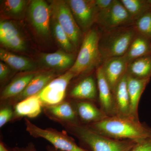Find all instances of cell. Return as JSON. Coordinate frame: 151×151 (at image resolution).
Masks as SVG:
<instances>
[{"mask_svg": "<svg viewBox=\"0 0 151 151\" xmlns=\"http://www.w3.org/2000/svg\"><path fill=\"white\" fill-rule=\"evenodd\" d=\"M29 14L33 26L38 33L43 36H47L49 33L51 16L50 5L43 0L31 1Z\"/></svg>", "mask_w": 151, "mask_h": 151, "instance_id": "cell-10", "label": "cell"}, {"mask_svg": "<svg viewBox=\"0 0 151 151\" xmlns=\"http://www.w3.org/2000/svg\"><path fill=\"white\" fill-rule=\"evenodd\" d=\"M24 151H36V150H24Z\"/></svg>", "mask_w": 151, "mask_h": 151, "instance_id": "cell-35", "label": "cell"}, {"mask_svg": "<svg viewBox=\"0 0 151 151\" xmlns=\"http://www.w3.org/2000/svg\"><path fill=\"white\" fill-rule=\"evenodd\" d=\"M151 54V40L137 33L124 55L128 62Z\"/></svg>", "mask_w": 151, "mask_h": 151, "instance_id": "cell-24", "label": "cell"}, {"mask_svg": "<svg viewBox=\"0 0 151 151\" xmlns=\"http://www.w3.org/2000/svg\"><path fill=\"white\" fill-rule=\"evenodd\" d=\"M76 22L82 32L86 33L96 23L99 11L94 1H66Z\"/></svg>", "mask_w": 151, "mask_h": 151, "instance_id": "cell-9", "label": "cell"}, {"mask_svg": "<svg viewBox=\"0 0 151 151\" xmlns=\"http://www.w3.org/2000/svg\"><path fill=\"white\" fill-rule=\"evenodd\" d=\"M26 130L35 138L45 139L61 151H86L76 144L73 138L65 132H59L51 128L42 129L26 118Z\"/></svg>", "mask_w": 151, "mask_h": 151, "instance_id": "cell-6", "label": "cell"}, {"mask_svg": "<svg viewBox=\"0 0 151 151\" xmlns=\"http://www.w3.org/2000/svg\"></svg>", "mask_w": 151, "mask_h": 151, "instance_id": "cell-37", "label": "cell"}, {"mask_svg": "<svg viewBox=\"0 0 151 151\" xmlns=\"http://www.w3.org/2000/svg\"><path fill=\"white\" fill-rule=\"evenodd\" d=\"M0 59L11 67L19 71H32L35 65L28 58L11 53L5 50L0 49Z\"/></svg>", "mask_w": 151, "mask_h": 151, "instance_id": "cell-25", "label": "cell"}, {"mask_svg": "<svg viewBox=\"0 0 151 151\" xmlns=\"http://www.w3.org/2000/svg\"><path fill=\"white\" fill-rule=\"evenodd\" d=\"M128 63L124 56L110 58L103 60L101 66L113 92L120 79L127 73Z\"/></svg>", "mask_w": 151, "mask_h": 151, "instance_id": "cell-12", "label": "cell"}, {"mask_svg": "<svg viewBox=\"0 0 151 151\" xmlns=\"http://www.w3.org/2000/svg\"><path fill=\"white\" fill-rule=\"evenodd\" d=\"M42 107L40 99L36 94L17 103L15 107L14 114L17 118H35L41 113Z\"/></svg>", "mask_w": 151, "mask_h": 151, "instance_id": "cell-21", "label": "cell"}, {"mask_svg": "<svg viewBox=\"0 0 151 151\" xmlns=\"http://www.w3.org/2000/svg\"><path fill=\"white\" fill-rule=\"evenodd\" d=\"M13 112L11 108L5 107L0 111V127L1 128L11 121L13 116Z\"/></svg>", "mask_w": 151, "mask_h": 151, "instance_id": "cell-30", "label": "cell"}, {"mask_svg": "<svg viewBox=\"0 0 151 151\" xmlns=\"http://www.w3.org/2000/svg\"><path fill=\"white\" fill-rule=\"evenodd\" d=\"M113 94L116 115L130 116V98L127 87V73L116 85Z\"/></svg>", "mask_w": 151, "mask_h": 151, "instance_id": "cell-16", "label": "cell"}, {"mask_svg": "<svg viewBox=\"0 0 151 151\" xmlns=\"http://www.w3.org/2000/svg\"><path fill=\"white\" fill-rule=\"evenodd\" d=\"M128 75L139 78H151V54L130 61L128 63Z\"/></svg>", "mask_w": 151, "mask_h": 151, "instance_id": "cell-23", "label": "cell"}, {"mask_svg": "<svg viewBox=\"0 0 151 151\" xmlns=\"http://www.w3.org/2000/svg\"><path fill=\"white\" fill-rule=\"evenodd\" d=\"M27 1L24 0H6L3 2L4 10L11 15L21 13L26 5Z\"/></svg>", "mask_w": 151, "mask_h": 151, "instance_id": "cell-29", "label": "cell"}, {"mask_svg": "<svg viewBox=\"0 0 151 151\" xmlns=\"http://www.w3.org/2000/svg\"><path fill=\"white\" fill-rule=\"evenodd\" d=\"M101 33L92 28L85 33L75 62L69 71L77 76L85 74L100 66L103 59L99 48Z\"/></svg>", "mask_w": 151, "mask_h": 151, "instance_id": "cell-3", "label": "cell"}, {"mask_svg": "<svg viewBox=\"0 0 151 151\" xmlns=\"http://www.w3.org/2000/svg\"><path fill=\"white\" fill-rule=\"evenodd\" d=\"M10 72L9 66L3 62L0 63V80L4 81L8 76Z\"/></svg>", "mask_w": 151, "mask_h": 151, "instance_id": "cell-33", "label": "cell"}, {"mask_svg": "<svg viewBox=\"0 0 151 151\" xmlns=\"http://www.w3.org/2000/svg\"><path fill=\"white\" fill-rule=\"evenodd\" d=\"M96 78L100 109L108 117L116 115L113 92L105 78L101 65L97 68Z\"/></svg>", "mask_w": 151, "mask_h": 151, "instance_id": "cell-13", "label": "cell"}, {"mask_svg": "<svg viewBox=\"0 0 151 151\" xmlns=\"http://www.w3.org/2000/svg\"><path fill=\"white\" fill-rule=\"evenodd\" d=\"M148 1L150 4L151 6V0H148Z\"/></svg>", "mask_w": 151, "mask_h": 151, "instance_id": "cell-36", "label": "cell"}, {"mask_svg": "<svg viewBox=\"0 0 151 151\" xmlns=\"http://www.w3.org/2000/svg\"><path fill=\"white\" fill-rule=\"evenodd\" d=\"M44 111L50 119L63 126L80 124L75 107L69 102L63 101L56 105L44 107Z\"/></svg>", "mask_w": 151, "mask_h": 151, "instance_id": "cell-11", "label": "cell"}, {"mask_svg": "<svg viewBox=\"0 0 151 151\" xmlns=\"http://www.w3.org/2000/svg\"><path fill=\"white\" fill-rule=\"evenodd\" d=\"M120 1L134 22L151 9V6L148 0Z\"/></svg>", "mask_w": 151, "mask_h": 151, "instance_id": "cell-26", "label": "cell"}, {"mask_svg": "<svg viewBox=\"0 0 151 151\" xmlns=\"http://www.w3.org/2000/svg\"><path fill=\"white\" fill-rule=\"evenodd\" d=\"M75 60V57L72 53L61 50L52 53H44L41 57V60L44 65L57 70L70 69Z\"/></svg>", "mask_w": 151, "mask_h": 151, "instance_id": "cell-18", "label": "cell"}, {"mask_svg": "<svg viewBox=\"0 0 151 151\" xmlns=\"http://www.w3.org/2000/svg\"><path fill=\"white\" fill-rule=\"evenodd\" d=\"M96 23L105 31L132 25L134 22L121 1L114 0L109 8L98 13Z\"/></svg>", "mask_w": 151, "mask_h": 151, "instance_id": "cell-7", "label": "cell"}, {"mask_svg": "<svg viewBox=\"0 0 151 151\" xmlns=\"http://www.w3.org/2000/svg\"><path fill=\"white\" fill-rule=\"evenodd\" d=\"M94 1L99 12L109 8L112 5L114 0H95Z\"/></svg>", "mask_w": 151, "mask_h": 151, "instance_id": "cell-32", "label": "cell"}, {"mask_svg": "<svg viewBox=\"0 0 151 151\" xmlns=\"http://www.w3.org/2000/svg\"><path fill=\"white\" fill-rule=\"evenodd\" d=\"M64 127L92 151H130L137 143L108 137L81 124Z\"/></svg>", "mask_w": 151, "mask_h": 151, "instance_id": "cell-2", "label": "cell"}, {"mask_svg": "<svg viewBox=\"0 0 151 151\" xmlns=\"http://www.w3.org/2000/svg\"><path fill=\"white\" fill-rule=\"evenodd\" d=\"M0 151H9L8 150L6 147H5L4 145L3 142H1L0 143Z\"/></svg>", "mask_w": 151, "mask_h": 151, "instance_id": "cell-34", "label": "cell"}, {"mask_svg": "<svg viewBox=\"0 0 151 151\" xmlns=\"http://www.w3.org/2000/svg\"><path fill=\"white\" fill-rule=\"evenodd\" d=\"M108 137L139 142L151 137V127L132 116L115 115L86 125Z\"/></svg>", "mask_w": 151, "mask_h": 151, "instance_id": "cell-1", "label": "cell"}, {"mask_svg": "<svg viewBox=\"0 0 151 151\" xmlns=\"http://www.w3.org/2000/svg\"><path fill=\"white\" fill-rule=\"evenodd\" d=\"M133 24L103 31L99 42L103 61L107 58L126 54L137 34Z\"/></svg>", "mask_w": 151, "mask_h": 151, "instance_id": "cell-4", "label": "cell"}, {"mask_svg": "<svg viewBox=\"0 0 151 151\" xmlns=\"http://www.w3.org/2000/svg\"><path fill=\"white\" fill-rule=\"evenodd\" d=\"M98 89L93 76L84 77L77 83L70 93V97L74 99L83 100H95Z\"/></svg>", "mask_w": 151, "mask_h": 151, "instance_id": "cell-20", "label": "cell"}, {"mask_svg": "<svg viewBox=\"0 0 151 151\" xmlns=\"http://www.w3.org/2000/svg\"><path fill=\"white\" fill-rule=\"evenodd\" d=\"M75 75L69 70L52 79L40 93L37 94L42 106H51L62 102L66 89Z\"/></svg>", "mask_w": 151, "mask_h": 151, "instance_id": "cell-8", "label": "cell"}, {"mask_svg": "<svg viewBox=\"0 0 151 151\" xmlns=\"http://www.w3.org/2000/svg\"><path fill=\"white\" fill-rule=\"evenodd\" d=\"M52 27L53 35L60 46L66 52H73L75 47L60 25L54 19L52 20Z\"/></svg>", "mask_w": 151, "mask_h": 151, "instance_id": "cell-27", "label": "cell"}, {"mask_svg": "<svg viewBox=\"0 0 151 151\" xmlns=\"http://www.w3.org/2000/svg\"><path fill=\"white\" fill-rule=\"evenodd\" d=\"M133 25L138 34L151 40V9L135 21Z\"/></svg>", "mask_w": 151, "mask_h": 151, "instance_id": "cell-28", "label": "cell"}, {"mask_svg": "<svg viewBox=\"0 0 151 151\" xmlns=\"http://www.w3.org/2000/svg\"><path fill=\"white\" fill-rule=\"evenodd\" d=\"M37 73L35 72L26 73L14 78L3 90L1 94V100L14 99L17 97L26 88Z\"/></svg>", "mask_w": 151, "mask_h": 151, "instance_id": "cell-22", "label": "cell"}, {"mask_svg": "<svg viewBox=\"0 0 151 151\" xmlns=\"http://www.w3.org/2000/svg\"><path fill=\"white\" fill-rule=\"evenodd\" d=\"M50 6L52 18L60 25L76 48L81 42L82 32L76 22L66 1H52Z\"/></svg>", "mask_w": 151, "mask_h": 151, "instance_id": "cell-5", "label": "cell"}, {"mask_svg": "<svg viewBox=\"0 0 151 151\" xmlns=\"http://www.w3.org/2000/svg\"><path fill=\"white\" fill-rule=\"evenodd\" d=\"M150 79L151 78H135L127 74V87L130 98V116L136 119H139L138 106L141 96Z\"/></svg>", "mask_w": 151, "mask_h": 151, "instance_id": "cell-15", "label": "cell"}, {"mask_svg": "<svg viewBox=\"0 0 151 151\" xmlns=\"http://www.w3.org/2000/svg\"><path fill=\"white\" fill-rule=\"evenodd\" d=\"M55 76V74L51 71L37 73L24 90L14 98V101L17 103L27 97L38 94L54 79Z\"/></svg>", "mask_w": 151, "mask_h": 151, "instance_id": "cell-17", "label": "cell"}, {"mask_svg": "<svg viewBox=\"0 0 151 151\" xmlns=\"http://www.w3.org/2000/svg\"><path fill=\"white\" fill-rule=\"evenodd\" d=\"M74 107L78 119L88 124L100 122L108 117L101 109L89 101L80 100Z\"/></svg>", "mask_w": 151, "mask_h": 151, "instance_id": "cell-19", "label": "cell"}, {"mask_svg": "<svg viewBox=\"0 0 151 151\" xmlns=\"http://www.w3.org/2000/svg\"><path fill=\"white\" fill-rule=\"evenodd\" d=\"M0 42L6 47L15 51H24L27 48L18 28L10 21L5 20L0 22Z\"/></svg>", "mask_w": 151, "mask_h": 151, "instance_id": "cell-14", "label": "cell"}, {"mask_svg": "<svg viewBox=\"0 0 151 151\" xmlns=\"http://www.w3.org/2000/svg\"><path fill=\"white\" fill-rule=\"evenodd\" d=\"M130 151H151V137L137 143Z\"/></svg>", "mask_w": 151, "mask_h": 151, "instance_id": "cell-31", "label": "cell"}]
</instances>
